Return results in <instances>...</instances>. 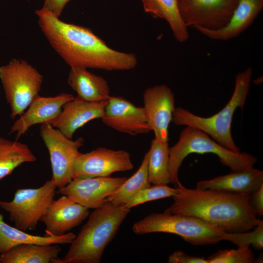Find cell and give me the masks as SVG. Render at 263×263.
I'll list each match as a JSON object with an SVG mask.
<instances>
[{
    "label": "cell",
    "instance_id": "obj_1",
    "mask_svg": "<svg viewBox=\"0 0 263 263\" xmlns=\"http://www.w3.org/2000/svg\"><path fill=\"white\" fill-rule=\"evenodd\" d=\"M35 14L50 45L70 68L126 71L136 66L134 54L111 48L90 29L62 21L42 7Z\"/></svg>",
    "mask_w": 263,
    "mask_h": 263
},
{
    "label": "cell",
    "instance_id": "obj_2",
    "mask_svg": "<svg viewBox=\"0 0 263 263\" xmlns=\"http://www.w3.org/2000/svg\"><path fill=\"white\" fill-rule=\"evenodd\" d=\"M175 187L173 203L165 213L196 217L226 232L253 229L261 220L250 207V194L190 189L179 181Z\"/></svg>",
    "mask_w": 263,
    "mask_h": 263
},
{
    "label": "cell",
    "instance_id": "obj_3",
    "mask_svg": "<svg viewBox=\"0 0 263 263\" xmlns=\"http://www.w3.org/2000/svg\"><path fill=\"white\" fill-rule=\"evenodd\" d=\"M124 206L106 201L89 215L61 263H99L106 247L130 212Z\"/></svg>",
    "mask_w": 263,
    "mask_h": 263
},
{
    "label": "cell",
    "instance_id": "obj_4",
    "mask_svg": "<svg viewBox=\"0 0 263 263\" xmlns=\"http://www.w3.org/2000/svg\"><path fill=\"white\" fill-rule=\"evenodd\" d=\"M252 70L248 67L236 76L235 87L232 96L224 108L208 117L195 115L181 107L175 108L173 122L176 125L189 126L199 129L207 134L218 143L235 152H240L231 134V123L236 110H241L248 94Z\"/></svg>",
    "mask_w": 263,
    "mask_h": 263
},
{
    "label": "cell",
    "instance_id": "obj_5",
    "mask_svg": "<svg viewBox=\"0 0 263 263\" xmlns=\"http://www.w3.org/2000/svg\"><path fill=\"white\" fill-rule=\"evenodd\" d=\"M213 153L232 171L253 168L257 162L254 155L246 152H235L224 147L202 131L186 126L181 132L177 142L169 148V171L170 183L179 181L178 171L185 158L191 153Z\"/></svg>",
    "mask_w": 263,
    "mask_h": 263
},
{
    "label": "cell",
    "instance_id": "obj_6",
    "mask_svg": "<svg viewBox=\"0 0 263 263\" xmlns=\"http://www.w3.org/2000/svg\"><path fill=\"white\" fill-rule=\"evenodd\" d=\"M132 231L138 235L155 232L175 234L194 245L211 244L225 240V232L192 216L154 213L135 222Z\"/></svg>",
    "mask_w": 263,
    "mask_h": 263
},
{
    "label": "cell",
    "instance_id": "obj_7",
    "mask_svg": "<svg viewBox=\"0 0 263 263\" xmlns=\"http://www.w3.org/2000/svg\"><path fill=\"white\" fill-rule=\"evenodd\" d=\"M0 80L10 108V117L19 116L39 95L42 75L25 60L11 59L0 66Z\"/></svg>",
    "mask_w": 263,
    "mask_h": 263
},
{
    "label": "cell",
    "instance_id": "obj_8",
    "mask_svg": "<svg viewBox=\"0 0 263 263\" xmlns=\"http://www.w3.org/2000/svg\"><path fill=\"white\" fill-rule=\"evenodd\" d=\"M56 187L50 180L36 188H19L11 201L0 200V207L7 212L16 227L35 230L54 200Z\"/></svg>",
    "mask_w": 263,
    "mask_h": 263
},
{
    "label": "cell",
    "instance_id": "obj_9",
    "mask_svg": "<svg viewBox=\"0 0 263 263\" xmlns=\"http://www.w3.org/2000/svg\"><path fill=\"white\" fill-rule=\"evenodd\" d=\"M40 135L50 156L51 180L56 188L60 189L73 179L74 164L84 140L82 137L75 140L69 138L49 123L41 124Z\"/></svg>",
    "mask_w": 263,
    "mask_h": 263
},
{
    "label": "cell",
    "instance_id": "obj_10",
    "mask_svg": "<svg viewBox=\"0 0 263 263\" xmlns=\"http://www.w3.org/2000/svg\"><path fill=\"white\" fill-rule=\"evenodd\" d=\"M181 17L187 27L217 29L229 21L238 0H177Z\"/></svg>",
    "mask_w": 263,
    "mask_h": 263
},
{
    "label": "cell",
    "instance_id": "obj_11",
    "mask_svg": "<svg viewBox=\"0 0 263 263\" xmlns=\"http://www.w3.org/2000/svg\"><path fill=\"white\" fill-rule=\"evenodd\" d=\"M133 168L128 151L99 147L89 152L79 153L74 164L73 178L109 177L114 172Z\"/></svg>",
    "mask_w": 263,
    "mask_h": 263
},
{
    "label": "cell",
    "instance_id": "obj_12",
    "mask_svg": "<svg viewBox=\"0 0 263 263\" xmlns=\"http://www.w3.org/2000/svg\"><path fill=\"white\" fill-rule=\"evenodd\" d=\"M143 98V108L154 138L161 143L168 142L169 125L175 108L173 92L166 85H158L147 88Z\"/></svg>",
    "mask_w": 263,
    "mask_h": 263
},
{
    "label": "cell",
    "instance_id": "obj_13",
    "mask_svg": "<svg viewBox=\"0 0 263 263\" xmlns=\"http://www.w3.org/2000/svg\"><path fill=\"white\" fill-rule=\"evenodd\" d=\"M101 120L108 127L130 135L151 131L143 107L137 106L121 96H110Z\"/></svg>",
    "mask_w": 263,
    "mask_h": 263
},
{
    "label": "cell",
    "instance_id": "obj_14",
    "mask_svg": "<svg viewBox=\"0 0 263 263\" xmlns=\"http://www.w3.org/2000/svg\"><path fill=\"white\" fill-rule=\"evenodd\" d=\"M127 178L96 177L75 178L58 192L90 209L101 207L106 198L117 190Z\"/></svg>",
    "mask_w": 263,
    "mask_h": 263
},
{
    "label": "cell",
    "instance_id": "obj_15",
    "mask_svg": "<svg viewBox=\"0 0 263 263\" xmlns=\"http://www.w3.org/2000/svg\"><path fill=\"white\" fill-rule=\"evenodd\" d=\"M89 209L65 195L54 200L40 221L46 226L45 235L66 234L89 216Z\"/></svg>",
    "mask_w": 263,
    "mask_h": 263
},
{
    "label": "cell",
    "instance_id": "obj_16",
    "mask_svg": "<svg viewBox=\"0 0 263 263\" xmlns=\"http://www.w3.org/2000/svg\"><path fill=\"white\" fill-rule=\"evenodd\" d=\"M74 97L72 94L66 93L53 96L38 95L14 122L10 133H15L18 139L32 126L50 123L58 116L64 105Z\"/></svg>",
    "mask_w": 263,
    "mask_h": 263
},
{
    "label": "cell",
    "instance_id": "obj_17",
    "mask_svg": "<svg viewBox=\"0 0 263 263\" xmlns=\"http://www.w3.org/2000/svg\"><path fill=\"white\" fill-rule=\"evenodd\" d=\"M107 101L89 102L74 97L64 105L58 116L49 123L72 139L75 132L88 122L101 119Z\"/></svg>",
    "mask_w": 263,
    "mask_h": 263
},
{
    "label": "cell",
    "instance_id": "obj_18",
    "mask_svg": "<svg viewBox=\"0 0 263 263\" xmlns=\"http://www.w3.org/2000/svg\"><path fill=\"white\" fill-rule=\"evenodd\" d=\"M263 8V0H238L229 22L224 27L210 29L201 26L194 28L207 38L217 40L234 38L248 28Z\"/></svg>",
    "mask_w": 263,
    "mask_h": 263
},
{
    "label": "cell",
    "instance_id": "obj_19",
    "mask_svg": "<svg viewBox=\"0 0 263 263\" xmlns=\"http://www.w3.org/2000/svg\"><path fill=\"white\" fill-rule=\"evenodd\" d=\"M263 184V171L251 169L197 182L196 188L234 194H251Z\"/></svg>",
    "mask_w": 263,
    "mask_h": 263
},
{
    "label": "cell",
    "instance_id": "obj_20",
    "mask_svg": "<svg viewBox=\"0 0 263 263\" xmlns=\"http://www.w3.org/2000/svg\"><path fill=\"white\" fill-rule=\"evenodd\" d=\"M68 83L77 94V97L89 102L107 101L110 90L107 81L87 69L72 67L68 77Z\"/></svg>",
    "mask_w": 263,
    "mask_h": 263
},
{
    "label": "cell",
    "instance_id": "obj_21",
    "mask_svg": "<svg viewBox=\"0 0 263 263\" xmlns=\"http://www.w3.org/2000/svg\"><path fill=\"white\" fill-rule=\"evenodd\" d=\"M76 237L73 232L61 236L35 235L7 224L0 213V254L12 248L22 244H32L40 245L71 244Z\"/></svg>",
    "mask_w": 263,
    "mask_h": 263
},
{
    "label": "cell",
    "instance_id": "obj_22",
    "mask_svg": "<svg viewBox=\"0 0 263 263\" xmlns=\"http://www.w3.org/2000/svg\"><path fill=\"white\" fill-rule=\"evenodd\" d=\"M60 251L57 244H22L0 254V263H56Z\"/></svg>",
    "mask_w": 263,
    "mask_h": 263
},
{
    "label": "cell",
    "instance_id": "obj_23",
    "mask_svg": "<svg viewBox=\"0 0 263 263\" xmlns=\"http://www.w3.org/2000/svg\"><path fill=\"white\" fill-rule=\"evenodd\" d=\"M145 12L166 20L179 42L188 40V27L179 13L177 0H141Z\"/></svg>",
    "mask_w": 263,
    "mask_h": 263
},
{
    "label": "cell",
    "instance_id": "obj_24",
    "mask_svg": "<svg viewBox=\"0 0 263 263\" xmlns=\"http://www.w3.org/2000/svg\"><path fill=\"white\" fill-rule=\"evenodd\" d=\"M36 160L27 144L0 137V180L10 175L20 165Z\"/></svg>",
    "mask_w": 263,
    "mask_h": 263
},
{
    "label": "cell",
    "instance_id": "obj_25",
    "mask_svg": "<svg viewBox=\"0 0 263 263\" xmlns=\"http://www.w3.org/2000/svg\"><path fill=\"white\" fill-rule=\"evenodd\" d=\"M148 152V169L150 183L168 185L170 183L168 142L161 143L154 138L151 141Z\"/></svg>",
    "mask_w": 263,
    "mask_h": 263
},
{
    "label": "cell",
    "instance_id": "obj_26",
    "mask_svg": "<svg viewBox=\"0 0 263 263\" xmlns=\"http://www.w3.org/2000/svg\"><path fill=\"white\" fill-rule=\"evenodd\" d=\"M148 161L147 152L137 171L131 177L127 179L117 190L108 196L105 200L116 206H124L135 193L150 187L151 184L149 178Z\"/></svg>",
    "mask_w": 263,
    "mask_h": 263
},
{
    "label": "cell",
    "instance_id": "obj_27",
    "mask_svg": "<svg viewBox=\"0 0 263 263\" xmlns=\"http://www.w3.org/2000/svg\"><path fill=\"white\" fill-rule=\"evenodd\" d=\"M177 192L176 188L169 187L167 184L153 185L137 192L128 200L124 206L131 209L150 201L173 197Z\"/></svg>",
    "mask_w": 263,
    "mask_h": 263
},
{
    "label": "cell",
    "instance_id": "obj_28",
    "mask_svg": "<svg viewBox=\"0 0 263 263\" xmlns=\"http://www.w3.org/2000/svg\"><path fill=\"white\" fill-rule=\"evenodd\" d=\"M253 229L240 232H226L225 240L238 247L252 246L255 250H261L263 248V221L260 220Z\"/></svg>",
    "mask_w": 263,
    "mask_h": 263
},
{
    "label": "cell",
    "instance_id": "obj_29",
    "mask_svg": "<svg viewBox=\"0 0 263 263\" xmlns=\"http://www.w3.org/2000/svg\"><path fill=\"white\" fill-rule=\"evenodd\" d=\"M208 263H258L249 247H238L236 249L220 250L208 257Z\"/></svg>",
    "mask_w": 263,
    "mask_h": 263
},
{
    "label": "cell",
    "instance_id": "obj_30",
    "mask_svg": "<svg viewBox=\"0 0 263 263\" xmlns=\"http://www.w3.org/2000/svg\"><path fill=\"white\" fill-rule=\"evenodd\" d=\"M169 263H208L204 257L189 255L181 250L171 254L168 258Z\"/></svg>",
    "mask_w": 263,
    "mask_h": 263
},
{
    "label": "cell",
    "instance_id": "obj_31",
    "mask_svg": "<svg viewBox=\"0 0 263 263\" xmlns=\"http://www.w3.org/2000/svg\"><path fill=\"white\" fill-rule=\"evenodd\" d=\"M249 204L255 214L263 215V184L250 194Z\"/></svg>",
    "mask_w": 263,
    "mask_h": 263
},
{
    "label": "cell",
    "instance_id": "obj_32",
    "mask_svg": "<svg viewBox=\"0 0 263 263\" xmlns=\"http://www.w3.org/2000/svg\"><path fill=\"white\" fill-rule=\"evenodd\" d=\"M71 0H44L42 8L57 17L61 15L65 7Z\"/></svg>",
    "mask_w": 263,
    "mask_h": 263
}]
</instances>
